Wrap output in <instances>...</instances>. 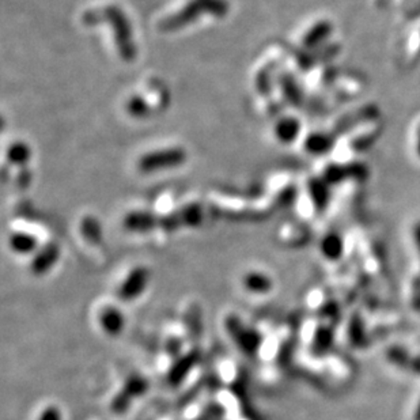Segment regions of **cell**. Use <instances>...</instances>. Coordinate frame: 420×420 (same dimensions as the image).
Wrapping results in <instances>:
<instances>
[{"label":"cell","mask_w":420,"mask_h":420,"mask_svg":"<svg viewBox=\"0 0 420 420\" xmlns=\"http://www.w3.org/2000/svg\"><path fill=\"white\" fill-rule=\"evenodd\" d=\"M83 22L88 26L98 25V24L111 25V28L113 29V37L116 41L120 58L124 61L135 60L138 51H136V45L133 43L132 26H130V19L121 11V9H118L116 6H108L102 10L87 11L86 14L83 15Z\"/></svg>","instance_id":"cell-1"},{"label":"cell","mask_w":420,"mask_h":420,"mask_svg":"<svg viewBox=\"0 0 420 420\" xmlns=\"http://www.w3.org/2000/svg\"><path fill=\"white\" fill-rule=\"evenodd\" d=\"M91 319L98 334L111 340L121 339L130 325L127 306L120 304L115 298L101 299L94 304Z\"/></svg>","instance_id":"cell-2"},{"label":"cell","mask_w":420,"mask_h":420,"mask_svg":"<svg viewBox=\"0 0 420 420\" xmlns=\"http://www.w3.org/2000/svg\"><path fill=\"white\" fill-rule=\"evenodd\" d=\"M230 6L227 0H190L178 13L165 18L160 24V30L163 33H170L187 28L204 14L222 18L227 15Z\"/></svg>","instance_id":"cell-3"},{"label":"cell","mask_w":420,"mask_h":420,"mask_svg":"<svg viewBox=\"0 0 420 420\" xmlns=\"http://www.w3.org/2000/svg\"><path fill=\"white\" fill-rule=\"evenodd\" d=\"M153 286V271L145 265L138 264L121 276L115 285L113 298L124 306L136 304L143 299Z\"/></svg>","instance_id":"cell-4"},{"label":"cell","mask_w":420,"mask_h":420,"mask_svg":"<svg viewBox=\"0 0 420 420\" xmlns=\"http://www.w3.org/2000/svg\"><path fill=\"white\" fill-rule=\"evenodd\" d=\"M225 328L238 349H241L249 357L257 354L262 344V334L256 327L247 324L241 317L238 319L234 316H227Z\"/></svg>","instance_id":"cell-5"},{"label":"cell","mask_w":420,"mask_h":420,"mask_svg":"<svg viewBox=\"0 0 420 420\" xmlns=\"http://www.w3.org/2000/svg\"><path fill=\"white\" fill-rule=\"evenodd\" d=\"M187 160V151L181 147H170L158 151H151L143 155L138 162V169L142 173L150 174L174 169L184 165Z\"/></svg>","instance_id":"cell-6"},{"label":"cell","mask_w":420,"mask_h":420,"mask_svg":"<svg viewBox=\"0 0 420 420\" xmlns=\"http://www.w3.org/2000/svg\"><path fill=\"white\" fill-rule=\"evenodd\" d=\"M238 289L242 294L253 298L270 295L275 289L272 276L260 268H247L238 277Z\"/></svg>","instance_id":"cell-7"},{"label":"cell","mask_w":420,"mask_h":420,"mask_svg":"<svg viewBox=\"0 0 420 420\" xmlns=\"http://www.w3.org/2000/svg\"><path fill=\"white\" fill-rule=\"evenodd\" d=\"M203 217L200 204H189L168 217H160V229L173 232L181 227H196L203 222Z\"/></svg>","instance_id":"cell-8"},{"label":"cell","mask_w":420,"mask_h":420,"mask_svg":"<svg viewBox=\"0 0 420 420\" xmlns=\"http://www.w3.org/2000/svg\"><path fill=\"white\" fill-rule=\"evenodd\" d=\"M61 257V249L56 242H48L36 252L29 260L30 274L36 277H43L52 272Z\"/></svg>","instance_id":"cell-9"},{"label":"cell","mask_w":420,"mask_h":420,"mask_svg":"<svg viewBox=\"0 0 420 420\" xmlns=\"http://www.w3.org/2000/svg\"><path fill=\"white\" fill-rule=\"evenodd\" d=\"M7 245L10 252L18 257H33L41 247L37 235L25 230H16L9 235Z\"/></svg>","instance_id":"cell-10"},{"label":"cell","mask_w":420,"mask_h":420,"mask_svg":"<svg viewBox=\"0 0 420 420\" xmlns=\"http://www.w3.org/2000/svg\"><path fill=\"white\" fill-rule=\"evenodd\" d=\"M124 227L130 232H147L160 229V217L145 212L133 211L124 217Z\"/></svg>","instance_id":"cell-11"},{"label":"cell","mask_w":420,"mask_h":420,"mask_svg":"<svg viewBox=\"0 0 420 420\" xmlns=\"http://www.w3.org/2000/svg\"><path fill=\"white\" fill-rule=\"evenodd\" d=\"M386 358L401 370L420 376V355H412L404 348L393 346L386 351Z\"/></svg>","instance_id":"cell-12"},{"label":"cell","mask_w":420,"mask_h":420,"mask_svg":"<svg viewBox=\"0 0 420 420\" xmlns=\"http://www.w3.org/2000/svg\"><path fill=\"white\" fill-rule=\"evenodd\" d=\"M299 133H301V123L297 117H282L276 123V138L283 145H290L292 142H295Z\"/></svg>","instance_id":"cell-13"},{"label":"cell","mask_w":420,"mask_h":420,"mask_svg":"<svg viewBox=\"0 0 420 420\" xmlns=\"http://www.w3.org/2000/svg\"><path fill=\"white\" fill-rule=\"evenodd\" d=\"M328 185L329 184L325 180H319V178H312L307 183L309 198L313 203L314 210H317V211H322L328 205V200H329Z\"/></svg>","instance_id":"cell-14"},{"label":"cell","mask_w":420,"mask_h":420,"mask_svg":"<svg viewBox=\"0 0 420 420\" xmlns=\"http://www.w3.org/2000/svg\"><path fill=\"white\" fill-rule=\"evenodd\" d=\"M31 420H67V416L58 401L46 400L36 408Z\"/></svg>","instance_id":"cell-15"},{"label":"cell","mask_w":420,"mask_h":420,"mask_svg":"<svg viewBox=\"0 0 420 420\" xmlns=\"http://www.w3.org/2000/svg\"><path fill=\"white\" fill-rule=\"evenodd\" d=\"M331 25L325 21L317 22L316 25H313L310 29L307 30V33L302 37V45L304 48H314L319 46V43H322L325 39L329 37L331 34Z\"/></svg>","instance_id":"cell-16"},{"label":"cell","mask_w":420,"mask_h":420,"mask_svg":"<svg viewBox=\"0 0 420 420\" xmlns=\"http://www.w3.org/2000/svg\"><path fill=\"white\" fill-rule=\"evenodd\" d=\"M6 158L10 165H14L18 168H25L31 158V150L29 145H26L25 142H15L13 145H9Z\"/></svg>","instance_id":"cell-17"},{"label":"cell","mask_w":420,"mask_h":420,"mask_svg":"<svg viewBox=\"0 0 420 420\" xmlns=\"http://www.w3.org/2000/svg\"><path fill=\"white\" fill-rule=\"evenodd\" d=\"M343 240L339 234L336 232H329L328 235L324 237V240L321 241V253L324 255V257H327L328 260H337L340 259V256L343 255Z\"/></svg>","instance_id":"cell-18"},{"label":"cell","mask_w":420,"mask_h":420,"mask_svg":"<svg viewBox=\"0 0 420 420\" xmlns=\"http://www.w3.org/2000/svg\"><path fill=\"white\" fill-rule=\"evenodd\" d=\"M279 83H280L282 93L285 96V100L291 105H299V102L302 101V94L295 78L291 73H285L280 76Z\"/></svg>","instance_id":"cell-19"},{"label":"cell","mask_w":420,"mask_h":420,"mask_svg":"<svg viewBox=\"0 0 420 420\" xmlns=\"http://www.w3.org/2000/svg\"><path fill=\"white\" fill-rule=\"evenodd\" d=\"M82 237L91 245H100L102 242V227L100 222L93 217H86L81 223Z\"/></svg>","instance_id":"cell-20"},{"label":"cell","mask_w":420,"mask_h":420,"mask_svg":"<svg viewBox=\"0 0 420 420\" xmlns=\"http://www.w3.org/2000/svg\"><path fill=\"white\" fill-rule=\"evenodd\" d=\"M334 343V332L327 328V327H321L316 334H314V340H313V349L317 355H324L327 354Z\"/></svg>","instance_id":"cell-21"},{"label":"cell","mask_w":420,"mask_h":420,"mask_svg":"<svg viewBox=\"0 0 420 420\" xmlns=\"http://www.w3.org/2000/svg\"><path fill=\"white\" fill-rule=\"evenodd\" d=\"M127 111L130 116L133 117H145L148 115L150 112V106L145 102V98L135 96L130 98V101L127 102Z\"/></svg>","instance_id":"cell-22"},{"label":"cell","mask_w":420,"mask_h":420,"mask_svg":"<svg viewBox=\"0 0 420 420\" xmlns=\"http://www.w3.org/2000/svg\"><path fill=\"white\" fill-rule=\"evenodd\" d=\"M348 334L354 346H362L364 342V327H363L362 319L357 316L352 317Z\"/></svg>","instance_id":"cell-23"},{"label":"cell","mask_w":420,"mask_h":420,"mask_svg":"<svg viewBox=\"0 0 420 420\" xmlns=\"http://www.w3.org/2000/svg\"><path fill=\"white\" fill-rule=\"evenodd\" d=\"M412 143H414L415 155L418 157V160H420V121H418V124L415 126V133L412 138Z\"/></svg>","instance_id":"cell-24"},{"label":"cell","mask_w":420,"mask_h":420,"mask_svg":"<svg viewBox=\"0 0 420 420\" xmlns=\"http://www.w3.org/2000/svg\"><path fill=\"white\" fill-rule=\"evenodd\" d=\"M414 241H415V245H416L420 257V222L414 226Z\"/></svg>","instance_id":"cell-25"},{"label":"cell","mask_w":420,"mask_h":420,"mask_svg":"<svg viewBox=\"0 0 420 420\" xmlns=\"http://www.w3.org/2000/svg\"><path fill=\"white\" fill-rule=\"evenodd\" d=\"M414 420H420V401L418 403V406H416V409H415Z\"/></svg>","instance_id":"cell-26"},{"label":"cell","mask_w":420,"mask_h":420,"mask_svg":"<svg viewBox=\"0 0 420 420\" xmlns=\"http://www.w3.org/2000/svg\"><path fill=\"white\" fill-rule=\"evenodd\" d=\"M418 48H419V51H420V33H419V43H418Z\"/></svg>","instance_id":"cell-27"}]
</instances>
